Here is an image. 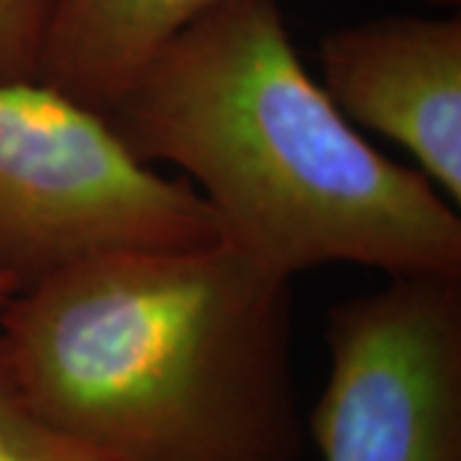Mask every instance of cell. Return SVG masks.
Masks as SVG:
<instances>
[{
	"mask_svg": "<svg viewBox=\"0 0 461 461\" xmlns=\"http://www.w3.org/2000/svg\"><path fill=\"white\" fill-rule=\"evenodd\" d=\"M144 165L180 169L218 236L295 280L323 264L461 275V218L362 139L297 57L277 0H221L103 115Z\"/></svg>",
	"mask_w": 461,
	"mask_h": 461,
	"instance_id": "obj_2",
	"label": "cell"
},
{
	"mask_svg": "<svg viewBox=\"0 0 461 461\" xmlns=\"http://www.w3.org/2000/svg\"><path fill=\"white\" fill-rule=\"evenodd\" d=\"M0 461H115L57 430L33 408L0 341Z\"/></svg>",
	"mask_w": 461,
	"mask_h": 461,
	"instance_id": "obj_7",
	"label": "cell"
},
{
	"mask_svg": "<svg viewBox=\"0 0 461 461\" xmlns=\"http://www.w3.org/2000/svg\"><path fill=\"white\" fill-rule=\"evenodd\" d=\"M323 461H461V275H400L326 321Z\"/></svg>",
	"mask_w": 461,
	"mask_h": 461,
	"instance_id": "obj_4",
	"label": "cell"
},
{
	"mask_svg": "<svg viewBox=\"0 0 461 461\" xmlns=\"http://www.w3.org/2000/svg\"><path fill=\"white\" fill-rule=\"evenodd\" d=\"M16 293H18L16 282L11 280V277L0 269V313H3V308L8 305V300L16 295Z\"/></svg>",
	"mask_w": 461,
	"mask_h": 461,
	"instance_id": "obj_9",
	"label": "cell"
},
{
	"mask_svg": "<svg viewBox=\"0 0 461 461\" xmlns=\"http://www.w3.org/2000/svg\"><path fill=\"white\" fill-rule=\"evenodd\" d=\"M221 239L185 177H165L103 115L41 83H0V269L18 293L115 249Z\"/></svg>",
	"mask_w": 461,
	"mask_h": 461,
	"instance_id": "obj_3",
	"label": "cell"
},
{
	"mask_svg": "<svg viewBox=\"0 0 461 461\" xmlns=\"http://www.w3.org/2000/svg\"><path fill=\"white\" fill-rule=\"evenodd\" d=\"M215 3L221 0H54L36 83L105 115L151 57Z\"/></svg>",
	"mask_w": 461,
	"mask_h": 461,
	"instance_id": "obj_6",
	"label": "cell"
},
{
	"mask_svg": "<svg viewBox=\"0 0 461 461\" xmlns=\"http://www.w3.org/2000/svg\"><path fill=\"white\" fill-rule=\"evenodd\" d=\"M321 87L364 129L408 149L461 200V16H384L321 39Z\"/></svg>",
	"mask_w": 461,
	"mask_h": 461,
	"instance_id": "obj_5",
	"label": "cell"
},
{
	"mask_svg": "<svg viewBox=\"0 0 461 461\" xmlns=\"http://www.w3.org/2000/svg\"><path fill=\"white\" fill-rule=\"evenodd\" d=\"M293 282L223 239L115 249L16 293L0 341L33 408L115 461H300Z\"/></svg>",
	"mask_w": 461,
	"mask_h": 461,
	"instance_id": "obj_1",
	"label": "cell"
},
{
	"mask_svg": "<svg viewBox=\"0 0 461 461\" xmlns=\"http://www.w3.org/2000/svg\"><path fill=\"white\" fill-rule=\"evenodd\" d=\"M54 0H0V83H36Z\"/></svg>",
	"mask_w": 461,
	"mask_h": 461,
	"instance_id": "obj_8",
	"label": "cell"
}]
</instances>
